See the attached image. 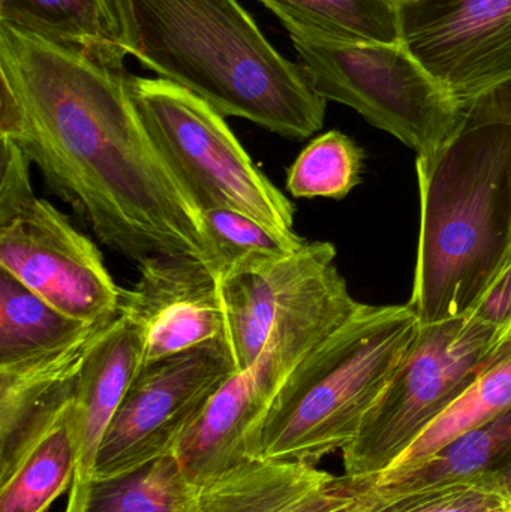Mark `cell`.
<instances>
[{
	"label": "cell",
	"mask_w": 511,
	"mask_h": 512,
	"mask_svg": "<svg viewBox=\"0 0 511 512\" xmlns=\"http://www.w3.org/2000/svg\"><path fill=\"white\" fill-rule=\"evenodd\" d=\"M504 331L476 316L420 324L389 387L356 441L342 451L344 474L377 477L482 373Z\"/></svg>",
	"instance_id": "9c48e42d"
},
{
	"label": "cell",
	"mask_w": 511,
	"mask_h": 512,
	"mask_svg": "<svg viewBox=\"0 0 511 512\" xmlns=\"http://www.w3.org/2000/svg\"><path fill=\"white\" fill-rule=\"evenodd\" d=\"M470 313L498 330L511 327V261Z\"/></svg>",
	"instance_id": "484cf974"
},
{
	"label": "cell",
	"mask_w": 511,
	"mask_h": 512,
	"mask_svg": "<svg viewBox=\"0 0 511 512\" xmlns=\"http://www.w3.org/2000/svg\"><path fill=\"white\" fill-rule=\"evenodd\" d=\"M143 364L140 330L125 316H117L92 346L75 379L71 430L77 448V472L68 499L77 498L93 480L96 454L105 432Z\"/></svg>",
	"instance_id": "9a60e30c"
},
{
	"label": "cell",
	"mask_w": 511,
	"mask_h": 512,
	"mask_svg": "<svg viewBox=\"0 0 511 512\" xmlns=\"http://www.w3.org/2000/svg\"><path fill=\"white\" fill-rule=\"evenodd\" d=\"M390 492H414L468 481H494L511 492V409L453 439L416 465L389 469L375 477Z\"/></svg>",
	"instance_id": "e0dca14e"
},
{
	"label": "cell",
	"mask_w": 511,
	"mask_h": 512,
	"mask_svg": "<svg viewBox=\"0 0 511 512\" xmlns=\"http://www.w3.org/2000/svg\"><path fill=\"white\" fill-rule=\"evenodd\" d=\"M0 23L123 71L134 41L123 0H0Z\"/></svg>",
	"instance_id": "2e32d148"
},
{
	"label": "cell",
	"mask_w": 511,
	"mask_h": 512,
	"mask_svg": "<svg viewBox=\"0 0 511 512\" xmlns=\"http://www.w3.org/2000/svg\"><path fill=\"white\" fill-rule=\"evenodd\" d=\"M398 3L407 2V0H396Z\"/></svg>",
	"instance_id": "83f0119b"
},
{
	"label": "cell",
	"mask_w": 511,
	"mask_h": 512,
	"mask_svg": "<svg viewBox=\"0 0 511 512\" xmlns=\"http://www.w3.org/2000/svg\"><path fill=\"white\" fill-rule=\"evenodd\" d=\"M339 273L332 243L306 242L285 258L219 276L228 349L237 372L258 360L285 313Z\"/></svg>",
	"instance_id": "4fadbf2b"
},
{
	"label": "cell",
	"mask_w": 511,
	"mask_h": 512,
	"mask_svg": "<svg viewBox=\"0 0 511 512\" xmlns=\"http://www.w3.org/2000/svg\"><path fill=\"white\" fill-rule=\"evenodd\" d=\"M365 150L341 131L314 138L287 171L288 194L294 198L342 200L362 182Z\"/></svg>",
	"instance_id": "cb8c5ba5"
},
{
	"label": "cell",
	"mask_w": 511,
	"mask_h": 512,
	"mask_svg": "<svg viewBox=\"0 0 511 512\" xmlns=\"http://www.w3.org/2000/svg\"><path fill=\"white\" fill-rule=\"evenodd\" d=\"M288 33L345 42H402L396 0H260Z\"/></svg>",
	"instance_id": "7402d4cb"
},
{
	"label": "cell",
	"mask_w": 511,
	"mask_h": 512,
	"mask_svg": "<svg viewBox=\"0 0 511 512\" xmlns=\"http://www.w3.org/2000/svg\"><path fill=\"white\" fill-rule=\"evenodd\" d=\"M126 74L0 23V138L101 245L129 261L189 255L216 271L200 210L153 146Z\"/></svg>",
	"instance_id": "6da1fadb"
},
{
	"label": "cell",
	"mask_w": 511,
	"mask_h": 512,
	"mask_svg": "<svg viewBox=\"0 0 511 512\" xmlns=\"http://www.w3.org/2000/svg\"><path fill=\"white\" fill-rule=\"evenodd\" d=\"M65 512H198V486L176 454L126 474L93 478Z\"/></svg>",
	"instance_id": "ffe728a7"
},
{
	"label": "cell",
	"mask_w": 511,
	"mask_h": 512,
	"mask_svg": "<svg viewBox=\"0 0 511 512\" xmlns=\"http://www.w3.org/2000/svg\"><path fill=\"white\" fill-rule=\"evenodd\" d=\"M132 56L221 116L288 140L320 131L327 101L237 0H123Z\"/></svg>",
	"instance_id": "7a4b0ae2"
},
{
	"label": "cell",
	"mask_w": 511,
	"mask_h": 512,
	"mask_svg": "<svg viewBox=\"0 0 511 512\" xmlns=\"http://www.w3.org/2000/svg\"><path fill=\"white\" fill-rule=\"evenodd\" d=\"M511 510V492L494 481H468L414 492H390L375 481L362 512H503Z\"/></svg>",
	"instance_id": "d4e9b609"
},
{
	"label": "cell",
	"mask_w": 511,
	"mask_h": 512,
	"mask_svg": "<svg viewBox=\"0 0 511 512\" xmlns=\"http://www.w3.org/2000/svg\"><path fill=\"white\" fill-rule=\"evenodd\" d=\"M510 409L511 327L504 331L476 381L423 430L422 435L389 469L416 465L446 447L453 439L495 420Z\"/></svg>",
	"instance_id": "44dd1931"
},
{
	"label": "cell",
	"mask_w": 511,
	"mask_h": 512,
	"mask_svg": "<svg viewBox=\"0 0 511 512\" xmlns=\"http://www.w3.org/2000/svg\"><path fill=\"white\" fill-rule=\"evenodd\" d=\"M420 234L408 306L420 324L468 315L511 261V122L474 120L417 156Z\"/></svg>",
	"instance_id": "3957f363"
},
{
	"label": "cell",
	"mask_w": 511,
	"mask_h": 512,
	"mask_svg": "<svg viewBox=\"0 0 511 512\" xmlns=\"http://www.w3.org/2000/svg\"><path fill=\"white\" fill-rule=\"evenodd\" d=\"M101 325L65 315L0 268V372L53 357Z\"/></svg>",
	"instance_id": "d6986e66"
},
{
	"label": "cell",
	"mask_w": 511,
	"mask_h": 512,
	"mask_svg": "<svg viewBox=\"0 0 511 512\" xmlns=\"http://www.w3.org/2000/svg\"><path fill=\"white\" fill-rule=\"evenodd\" d=\"M375 477H350L290 460H245L198 486V512H362Z\"/></svg>",
	"instance_id": "5bb4252c"
},
{
	"label": "cell",
	"mask_w": 511,
	"mask_h": 512,
	"mask_svg": "<svg viewBox=\"0 0 511 512\" xmlns=\"http://www.w3.org/2000/svg\"><path fill=\"white\" fill-rule=\"evenodd\" d=\"M503 512H511V510H509V511H503Z\"/></svg>",
	"instance_id": "f1b7e54d"
},
{
	"label": "cell",
	"mask_w": 511,
	"mask_h": 512,
	"mask_svg": "<svg viewBox=\"0 0 511 512\" xmlns=\"http://www.w3.org/2000/svg\"><path fill=\"white\" fill-rule=\"evenodd\" d=\"M398 5L405 47L465 110L511 80V0Z\"/></svg>",
	"instance_id": "8fae6325"
},
{
	"label": "cell",
	"mask_w": 511,
	"mask_h": 512,
	"mask_svg": "<svg viewBox=\"0 0 511 512\" xmlns=\"http://www.w3.org/2000/svg\"><path fill=\"white\" fill-rule=\"evenodd\" d=\"M467 117L474 120L511 122V80L495 87L468 107Z\"/></svg>",
	"instance_id": "4316f807"
},
{
	"label": "cell",
	"mask_w": 511,
	"mask_h": 512,
	"mask_svg": "<svg viewBox=\"0 0 511 512\" xmlns=\"http://www.w3.org/2000/svg\"><path fill=\"white\" fill-rule=\"evenodd\" d=\"M419 328L408 304L360 303L294 370L261 427L257 457L317 466L350 447Z\"/></svg>",
	"instance_id": "277c9868"
},
{
	"label": "cell",
	"mask_w": 511,
	"mask_h": 512,
	"mask_svg": "<svg viewBox=\"0 0 511 512\" xmlns=\"http://www.w3.org/2000/svg\"><path fill=\"white\" fill-rule=\"evenodd\" d=\"M125 83L153 146L200 213L236 210L296 233V207L255 165L215 108L162 78L126 74Z\"/></svg>",
	"instance_id": "8992f818"
},
{
	"label": "cell",
	"mask_w": 511,
	"mask_h": 512,
	"mask_svg": "<svg viewBox=\"0 0 511 512\" xmlns=\"http://www.w3.org/2000/svg\"><path fill=\"white\" fill-rule=\"evenodd\" d=\"M201 218L219 276L285 258L308 242L297 233L275 230L236 210H206Z\"/></svg>",
	"instance_id": "603a6c76"
},
{
	"label": "cell",
	"mask_w": 511,
	"mask_h": 512,
	"mask_svg": "<svg viewBox=\"0 0 511 512\" xmlns=\"http://www.w3.org/2000/svg\"><path fill=\"white\" fill-rule=\"evenodd\" d=\"M300 65L326 101L356 110L419 155L440 149L467 110L399 44L345 42L290 33Z\"/></svg>",
	"instance_id": "ba28073f"
},
{
	"label": "cell",
	"mask_w": 511,
	"mask_h": 512,
	"mask_svg": "<svg viewBox=\"0 0 511 512\" xmlns=\"http://www.w3.org/2000/svg\"><path fill=\"white\" fill-rule=\"evenodd\" d=\"M234 372L230 355L219 348L143 367L105 432L93 478L126 474L176 453L210 397Z\"/></svg>",
	"instance_id": "30bf717a"
},
{
	"label": "cell",
	"mask_w": 511,
	"mask_h": 512,
	"mask_svg": "<svg viewBox=\"0 0 511 512\" xmlns=\"http://www.w3.org/2000/svg\"><path fill=\"white\" fill-rule=\"evenodd\" d=\"M360 306L342 274L285 313L258 360L228 376L176 448L192 483L219 477L257 459L264 420L294 370Z\"/></svg>",
	"instance_id": "5b68a950"
},
{
	"label": "cell",
	"mask_w": 511,
	"mask_h": 512,
	"mask_svg": "<svg viewBox=\"0 0 511 512\" xmlns=\"http://www.w3.org/2000/svg\"><path fill=\"white\" fill-rule=\"evenodd\" d=\"M138 277L123 289L119 315L140 330L144 364L203 348L228 349L221 279L189 255H156L137 264Z\"/></svg>",
	"instance_id": "7c38bea8"
},
{
	"label": "cell",
	"mask_w": 511,
	"mask_h": 512,
	"mask_svg": "<svg viewBox=\"0 0 511 512\" xmlns=\"http://www.w3.org/2000/svg\"><path fill=\"white\" fill-rule=\"evenodd\" d=\"M0 268L51 306L90 325L119 316L117 286L98 246L44 198L36 197L30 161L0 138Z\"/></svg>",
	"instance_id": "52a82bcc"
},
{
	"label": "cell",
	"mask_w": 511,
	"mask_h": 512,
	"mask_svg": "<svg viewBox=\"0 0 511 512\" xmlns=\"http://www.w3.org/2000/svg\"><path fill=\"white\" fill-rule=\"evenodd\" d=\"M74 400V399H72ZM72 402L30 436L0 468V512H47L72 486L77 448L71 430Z\"/></svg>",
	"instance_id": "ac0fdd59"
}]
</instances>
